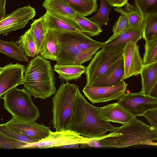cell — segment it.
I'll use <instances>...</instances> for the list:
<instances>
[{
  "mask_svg": "<svg viewBox=\"0 0 157 157\" xmlns=\"http://www.w3.org/2000/svg\"><path fill=\"white\" fill-rule=\"evenodd\" d=\"M99 109L89 103L78 89L68 129L93 139L105 135L107 131H114L117 127L98 117Z\"/></svg>",
  "mask_w": 157,
  "mask_h": 157,
  "instance_id": "1",
  "label": "cell"
},
{
  "mask_svg": "<svg viewBox=\"0 0 157 157\" xmlns=\"http://www.w3.org/2000/svg\"><path fill=\"white\" fill-rule=\"evenodd\" d=\"M157 131L134 117L112 133L94 140L101 147L124 148L139 144L157 146Z\"/></svg>",
  "mask_w": 157,
  "mask_h": 157,
  "instance_id": "2",
  "label": "cell"
},
{
  "mask_svg": "<svg viewBox=\"0 0 157 157\" xmlns=\"http://www.w3.org/2000/svg\"><path fill=\"white\" fill-rule=\"evenodd\" d=\"M55 83L50 61L39 55L28 62L22 84L35 98L44 100L54 95L56 91Z\"/></svg>",
  "mask_w": 157,
  "mask_h": 157,
  "instance_id": "3",
  "label": "cell"
},
{
  "mask_svg": "<svg viewBox=\"0 0 157 157\" xmlns=\"http://www.w3.org/2000/svg\"><path fill=\"white\" fill-rule=\"evenodd\" d=\"M78 89L75 84L63 83L53 97L52 121L56 131L68 129Z\"/></svg>",
  "mask_w": 157,
  "mask_h": 157,
  "instance_id": "4",
  "label": "cell"
},
{
  "mask_svg": "<svg viewBox=\"0 0 157 157\" xmlns=\"http://www.w3.org/2000/svg\"><path fill=\"white\" fill-rule=\"evenodd\" d=\"M31 94L24 88L14 87L3 97L4 107L12 117L22 120L35 121L40 116L38 108L34 104Z\"/></svg>",
  "mask_w": 157,
  "mask_h": 157,
  "instance_id": "5",
  "label": "cell"
},
{
  "mask_svg": "<svg viewBox=\"0 0 157 157\" xmlns=\"http://www.w3.org/2000/svg\"><path fill=\"white\" fill-rule=\"evenodd\" d=\"M54 30L58 40V53L56 61L57 64L82 65L90 60L98 51L83 52L67 39L59 30Z\"/></svg>",
  "mask_w": 157,
  "mask_h": 157,
  "instance_id": "6",
  "label": "cell"
},
{
  "mask_svg": "<svg viewBox=\"0 0 157 157\" xmlns=\"http://www.w3.org/2000/svg\"><path fill=\"white\" fill-rule=\"evenodd\" d=\"M123 50L106 51L102 49L95 54L86 67V86H90L103 75L123 56Z\"/></svg>",
  "mask_w": 157,
  "mask_h": 157,
  "instance_id": "7",
  "label": "cell"
},
{
  "mask_svg": "<svg viewBox=\"0 0 157 157\" xmlns=\"http://www.w3.org/2000/svg\"><path fill=\"white\" fill-rule=\"evenodd\" d=\"M94 139L86 138L67 130L51 131L46 138L36 142L28 144L25 148H47L78 144H88Z\"/></svg>",
  "mask_w": 157,
  "mask_h": 157,
  "instance_id": "8",
  "label": "cell"
},
{
  "mask_svg": "<svg viewBox=\"0 0 157 157\" xmlns=\"http://www.w3.org/2000/svg\"><path fill=\"white\" fill-rule=\"evenodd\" d=\"M117 102L135 117L148 110L157 109V99L140 92L125 93Z\"/></svg>",
  "mask_w": 157,
  "mask_h": 157,
  "instance_id": "9",
  "label": "cell"
},
{
  "mask_svg": "<svg viewBox=\"0 0 157 157\" xmlns=\"http://www.w3.org/2000/svg\"><path fill=\"white\" fill-rule=\"evenodd\" d=\"M36 14L35 9L29 5L17 8L6 14L0 20V35H7L12 31L24 28Z\"/></svg>",
  "mask_w": 157,
  "mask_h": 157,
  "instance_id": "10",
  "label": "cell"
},
{
  "mask_svg": "<svg viewBox=\"0 0 157 157\" xmlns=\"http://www.w3.org/2000/svg\"><path fill=\"white\" fill-rule=\"evenodd\" d=\"M128 86L123 80L117 85L109 86L85 85L82 91L92 103H98L118 100L125 94Z\"/></svg>",
  "mask_w": 157,
  "mask_h": 157,
  "instance_id": "11",
  "label": "cell"
},
{
  "mask_svg": "<svg viewBox=\"0 0 157 157\" xmlns=\"http://www.w3.org/2000/svg\"><path fill=\"white\" fill-rule=\"evenodd\" d=\"M12 128L34 140L40 141L48 137L52 131L50 127L35 121L22 120L12 117L11 119L5 123Z\"/></svg>",
  "mask_w": 157,
  "mask_h": 157,
  "instance_id": "12",
  "label": "cell"
},
{
  "mask_svg": "<svg viewBox=\"0 0 157 157\" xmlns=\"http://www.w3.org/2000/svg\"><path fill=\"white\" fill-rule=\"evenodd\" d=\"M25 70L24 65L10 63L2 67L0 71V99L11 89L22 84Z\"/></svg>",
  "mask_w": 157,
  "mask_h": 157,
  "instance_id": "13",
  "label": "cell"
},
{
  "mask_svg": "<svg viewBox=\"0 0 157 157\" xmlns=\"http://www.w3.org/2000/svg\"><path fill=\"white\" fill-rule=\"evenodd\" d=\"M139 49L137 43L132 41L128 42L123 49L124 80L140 74L144 65Z\"/></svg>",
  "mask_w": 157,
  "mask_h": 157,
  "instance_id": "14",
  "label": "cell"
},
{
  "mask_svg": "<svg viewBox=\"0 0 157 157\" xmlns=\"http://www.w3.org/2000/svg\"><path fill=\"white\" fill-rule=\"evenodd\" d=\"M142 38L141 28L129 27L117 35H113L103 42L101 49L106 51L122 50L128 42L137 43Z\"/></svg>",
  "mask_w": 157,
  "mask_h": 157,
  "instance_id": "15",
  "label": "cell"
},
{
  "mask_svg": "<svg viewBox=\"0 0 157 157\" xmlns=\"http://www.w3.org/2000/svg\"><path fill=\"white\" fill-rule=\"evenodd\" d=\"M98 116L104 121L122 124L128 123L134 117L117 102L99 107Z\"/></svg>",
  "mask_w": 157,
  "mask_h": 157,
  "instance_id": "16",
  "label": "cell"
},
{
  "mask_svg": "<svg viewBox=\"0 0 157 157\" xmlns=\"http://www.w3.org/2000/svg\"><path fill=\"white\" fill-rule=\"evenodd\" d=\"M124 73L122 56L111 66L103 75L90 86L95 87H103L117 85L124 80Z\"/></svg>",
  "mask_w": 157,
  "mask_h": 157,
  "instance_id": "17",
  "label": "cell"
},
{
  "mask_svg": "<svg viewBox=\"0 0 157 157\" xmlns=\"http://www.w3.org/2000/svg\"><path fill=\"white\" fill-rule=\"evenodd\" d=\"M59 30L67 39L83 52H88L96 50H98L103 44V42L95 40L82 33Z\"/></svg>",
  "mask_w": 157,
  "mask_h": 157,
  "instance_id": "18",
  "label": "cell"
},
{
  "mask_svg": "<svg viewBox=\"0 0 157 157\" xmlns=\"http://www.w3.org/2000/svg\"><path fill=\"white\" fill-rule=\"evenodd\" d=\"M43 17L48 29L83 33L78 24L67 17L47 11L43 15Z\"/></svg>",
  "mask_w": 157,
  "mask_h": 157,
  "instance_id": "19",
  "label": "cell"
},
{
  "mask_svg": "<svg viewBox=\"0 0 157 157\" xmlns=\"http://www.w3.org/2000/svg\"><path fill=\"white\" fill-rule=\"evenodd\" d=\"M140 74L142 85L140 92L149 96L152 89L157 86V62L144 65Z\"/></svg>",
  "mask_w": 157,
  "mask_h": 157,
  "instance_id": "20",
  "label": "cell"
},
{
  "mask_svg": "<svg viewBox=\"0 0 157 157\" xmlns=\"http://www.w3.org/2000/svg\"><path fill=\"white\" fill-rule=\"evenodd\" d=\"M86 67L82 65H60L56 64L53 70L59 75V78L67 82L77 80L85 73Z\"/></svg>",
  "mask_w": 157,
  "mask_h": 157,
  "instance_id": "21",
  "label": "cell"
},
{
  "mask_svg": "<svg viewBox=\"0 0 157 157\" xmlns=\"http://www.w3.org/2000/svg\"><path fill=\"white\" fill-rule=\"evenodd\" d=\"M58 53L56 33L54 30L48 29L43 49L39 55L45 59L56 61Z\"/></svg>",
  "mask_w": 157,
  "mask_h": 157,
  "instance_id": "22",
  "label": "cell"
},
{
  "mask_svg": "<svg viewBox=\"0 0 157 157\" xmlns=\"http://www.w3.org/2000/svg\"><path fill=\"white\" fill-rule=\"evenodd\" d=\"M42 6L46 11L67 17L76 13L65 0H45Z\"/></svg>",
  "mask_w": 157,
  "mask_h": 157,
  "instance_id": "23",
  "label": "cell"
},
{
  "mask_svg": "<svg viewBox=\"0 0 157 157\" xmlns=\"http://www.w3.org/2000/svg\"><path fill=\"white\" fill-rule=\"evenodd\" d=\"M0 52L19 61H29L27 56L16 42L0 39Z\"/></svg>",
  "mask_w": 157,
  "mask_h": 157,
  "instance_id": "24",
  "label": "cell"
},
{
  "mask_svg": "<svg viewBox=\"0 0 157 157\" xmlns=\"http://www.w3.org/2000/svg\"><path fill=\"white\" fill-rule=\"evenodd\" d=\"M36 42L39 54L42 51L48 29L43 16L34 20L30 29Z\"/></svg>",
  "mask_w": 157,
  "mask_h": 157,
  "instance_id": "25",
  "label": "cell"
},
{
  "mask_svg": "<svg viewBox=\"0 0 157 157\" xmlns=\"http://www.w3.org/2000/svg\"><path fill=\"white\" fill-rule=\"evenodd\" d=\"M17 43L27 56L34 58L39 55L36 42L30 29L20 37Z\"/></svg>",
  "mask_w": 157,
  "mask_h": 157,
  "instance_id": "26",
  "label": "cell"
},
{
  "mask_svg": "<svg viewBox=\"0 0 157 157\" xmlns=\"http://www.w3.org/2000/svg\"><path fill=\"white\" fill-rule=\"evenodd\" d=\"M76 13L86 17L97 10V0H65Z\"/></svg>",
  "mask_w": 157,
  "mask_h": 157,
  "instance_id": "27",
  "label": "cell"
},
{
  "mask_svg": "<svg viewBox=\"0 0 157 157\" xmlns=\"http://www.w3.org/2000/svg\"><path fill=\"white\" fill-rule=\"evenodd\" d=\"M141 29L145 41L157 37V13L144 15Z\"/></svg>",
  "mask_w": 157,
  "mask_h": 157,
  "instance_id": "28",
  "label": "cell"
},
{
  "mask_svg": "<svg viewBox=\"0 0 157 157\" xmlns=\"http://www.w3.org/2000/svg\"><path fill=\"white\" fill-rule=\"evenodd\" d=\"M75 21L80 27L82 32L89 36L99 35L102 32L101 28L86 18L77 13L67 17Z\"/></svg>",
  "mask_w": 157,
  "mask_h": 157,
  "instance_id": "29",
  "label": "cell"
},
{
  "mask_svg": "<svg viewBox=\"0 0 157 157\" xmlns=\"http://www.w3.org/2000/svg\"><path fill=\"white\" fill-rule=\"evenodd\" d=\"M124 6L130 27L133 28H141L144 14L136 3L134 2L132 5L127 2Z\"/></svg>",
  "mask_w": 157,
  "mask_h": 157,
  "instance_id": "30",
  "label": "cell"
},
{
  "mask_svg": "<svg viewBox=\"0 0 157 157\" xmlns=\"http://www.w3.org/2000/svg\"><path fill=\"white\" fill-rule=\"evenodd\" d=\"M112 7L106 0H101L100 6L98 12L88 19L101 28L103 25H107L110 21L109 14Z\"/></svg>",
  "mask_w": 157,
  "mask_h": 157,
  "instance_id": "31",
  "label": "cell"
},
{
  "mask_svg": "<svg viewBox=\"0 0 157 157\" xmlns=\"http://www.w3.org/2000/svg\"><path fill=\"white\" fill-rule=\"evenodd\" d=\"M145 42L143 59L144 65L157 62V37Z\"/></svg>",
  "mask_w": 157,
  "mask_h": 157,
  "instance_id": "32",
  "label": "cell"
},
{
  "mask_svg": "<svg viewBox=\"0 0 157 157\" xmlns=\"http://www.w3.org/2000/svg\"><path fill=\"white\" fill-rule=\"evenodd\" d=\"M0 132L11 139L27 143L37 142L29 137L10 127L6 124H0Z\"/></svg>",
  "mask_w": 157,
  "mask_h": 157,
  "instance_id": "33",
  "label": "cell"
},
{
  "mask_svg": "<svg viewBox=\"0 0 157 157\" xmlns=\"http://www.w3.org/2000/svg\"><path fill=\"white\" fill-rule=\"evenodd\" d=\"M114 10L121 14V15L113 26V35H116L130 27L124 9L122 7H116Z\"/></svg>",
  "mask_w": 157,
  "mask_h": 157,
  "instance_id": "34",
  "label": "cell"
},
{
  "mask_svg": "<svg viewBox=\"0 0 157 157\" xmlns=\"http://www.w3.org/2000/svg\"><path fill=\"white\" fill-rule=\"evenodd\" d=\"M28 144L11 139L0 132V148H25Z\"/></svg>",
  "mask_w": 157,
  "mask_h": 157,
  "instance_id": "35",
  "label": "cell"
},
{
  "mask_svg": "<svg viewBox=\"0 0 157 157\" xmlns=\"http://www.w3.org/2000/svg\"><path fill=\"white\" fill-rule=\"evenodd\" d=\"M144 15L157 13V0H134Z\"/></svg>",
  "mask_w": 157,
  "mask_h": 157,
  "instance_id": "36",
  "label": "cell"
},
{
  "mask_svg": "<svg viewBox=\"0 0 157 157\" xmlns=\"http://www.w3.org/2000/svg\"><path fill=\"white\" fill-rule=\"evenodd\" d=\"M150 124V127L157 131V109L148 110L142 115Z\"/></svg>",
  "mask_w": 157,
  "mask_h": 157,
  "instance_id": "37",
  "label": "cell"
},
{
  "mask_svg": "<svg viewBox=\"0 0 157 157\" xmlns=\"http://www.w3.org/2000/svg\"><path fill=\"white\" fill-rule=\"evenodd\" d=\"M128 0H106L112 7H122L128 2Z\"/></svg>",
  "mask_w": 157,
  "mask_h": 157,
  "instance_id": "38",
  "label": "cell"
},
{
  "mask_svg": "<svg viewBox=\"0 0 157 157\" xmlns=\"http://www.w3.org/2000/svg\"><path fill=\"white\" fill-rule=\"evenodd\" d=\"M6 0H0V20L3 18L6 14Z\"/></svg>",
  "mask_w": 157,
  "mask_h": 157,
  "instance_id": "39",
  "label": "cell"
},
{
  "mask_svg": "<svg viewBox=\"0 0 157 157\" xmlns=\"http://www.w3.org/2000/svg\"><path fill=\"white\" fill-rule=\"evenodd\" d=\"M2 67H1L0 66V71H1V69L2 68Z\"/></svg>",
  "mask_w": 157,
  "mask_h": 157,
  "instance_id": "40",
  "label": "cell"
}]
</instances>
